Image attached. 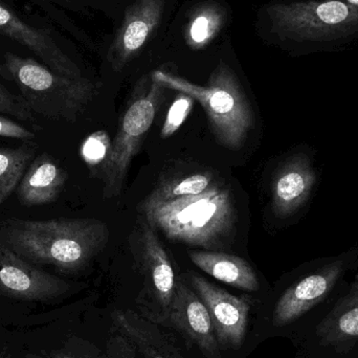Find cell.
Returning <instances> with one entry per match:
<instances>
[{"instance_id": "obj_1", "label": "cell", "mask_w": 358, "mask_h": 358, "mask_svg": "<svg viewBox=\"0 0 358 358\" xmlns=\"http://www.w3.org/2000/svg\"><path fill=\"white\" fill-rule=\"evenodd\" d=\"M109 239L107 224L94 218L22 220L0 224V242L27 262L63 271L84 268Z\"/></svg>"}, {"instance_id": "obj_2", "label": "cell", "mask_w": 358, "mask_h": 358, "mask_svg": "<svg viewBox=\"0 0 358 358\" xmlns=\"http://www.w3.org/2000/svg\"><path fill=\"white\" fill-rule=\"evenodd\" d=\"M145 219L172 241L206 250L224 248L235 233L233 195L214 183L199 195L141 204Z\"/></svg>"}, {"instance_id": "obj_3", "label": "cell", "mask_w": 358, "mask_h": 358, "mask_svg": "<svg viewBox=\"0 0 358 358\" xmlns=\"http://www.w3.org/2000/svg\"><path fill=\"white\" fill-rule=\"evenodd\" d=\"M151 78L164 87L197 101L206 111L219 144L231 150L243 146L254 124V115L239 80L225 63H219L206 86L161 69L153 71Z\"/></svg>"}, {"instance_id": "obj_4", "label": "cell", "mask_w": 358, "mask_h": 358, "mask_svg": "<svg viewBox=\"0 0 358 358\" xmlns=\"http://www.w3.org/2000/svg\"><path fill=\"white\" fill-rule=\"evenodd\" d=\"M355 254L315 261L278 296L271 313L277 330L299 328L301 338L334 306V292L353 263Z\"/></svg>"}, {"instance_id": "obj_5", "label": "cell", "mask_w": 358, "mask_h": 358, "mask_svg": "<svg viewBox=\"0 0 358 358\" xmlns=\"http://www.w3.org/2000/svg\"><path fill=\"white\" fill-rule=\"evenodd\" d=\"M4 64L29 108L46 119L73 123L94 96V86L85 78L59 75L34 59L6 52Z\"/></svg>"}, {"instance_id": "obj_6", "label": "cell", "mask_w": 358, "mask_h": 358, "mask_svg": "<svg viewBox=\"0 0 358 358\" xmlns=\"http://www.w3.org/2000/svg\"><path fill=\"white\" fill-rule=\"evenodd\" d=\"M273 29L296 42H330L358 35V8L336 0H307L267 8Z\"/></svg>"}, {"instance_id": "obj_7", "label": "cell", "mask_w": 358, "mask_h": 358, "mask_svg": "<svg viewBox=\"0 0 358 358\" xmlns=\"http://www.w3.org/2000/svg\"><path fill=\"white\" fill-rule=\"evenodd\" d=\"M147 83V78L140 82L129 106L122 115L108 162L101 173L106 198L121 193L132 159L155 122L166 87L152 78L150 84Z\"/></svg>"}, {"instance_id": "obj_8", "label": "cell", "mask_w": 358, "mask_h": 358, "mask_svg": "<svg viewBox=\"0 0 358 358\" xmlns=\"http://www.w3.org/2000/svg\"><path fill=\"white\" fill-rule=\"evenodd\" d=\"M138 229V262L144 277L146 298L155 304V321L164 323L178 285L176 273L155 227L145 219Z\"/></svg>"}, {"instance_id": "obj_9", "label": "cell", "mask_w": 358, "mask_h": 358, "mask_svg": "<svg viewBox=\"0 0 358 358\" xmlns=\"http://www.w3.org/2000/svg\"><path fill=\"white\" fill-rule=\"evenodd\" d=\"M191 284L210 313L221 350H238L243 344L248 330L250 298L233 296L194 273Z\"/></svg>"}, {"instance_id": "obj_10", "label": "cell", "mask_w": 358, "mask_h": 358, "mask_svg": "<svg viewBox=\"0 0 358 358\" xmlns=\"http://www.w3.org/2000/svg\"><path fill=\"white\" fill-rule=\"evenodd\" d=\"M300 358H358V306L330 309L301 338Z\"/></svg>"}, {"instance_id": "obj_11", "label": "cell", "mask_w": 358, "mask_h": 358, "mask_svg": "<svg viewBox=\"0 0 358 358\" xmlns=\"http://www.w3.org/2000/svg\"><path fill=\"white\" fill-rule=\"evenodd\" d=\"M69 284L34 266L0 242V294L29 301L63 296Z\"/></svg>"}, {"instance_id": "obj_12", "label": "cell", "mask_w": 358, "mask_h": 358, "mask_svg": "<svg viewBox=\"0 0 358 358\" xmlns=\"http://www.w3.org/2000/svg\"><path fill=\"white\" fill-rule=\"evenodd\" d=\"M206 358H222L210 313L201 299L183 282H178L167 321Z\"/></svg>"}, {"instance_id": "obj_13", "label": "cell", "mask_w": 358, "mask_h": 358, "mask_svg": "<svg viewBox=\"0 0 358 358\" xmlns=\"http://www.w3.org/2000/svg\"><path fill=\"white\" fill-rule=\"evenodd\" d=\"M317 183L313 161L305 153L288 157L278 169L271 185V206L278 218L296 215L308 202Z\"/></svg>"}, {"instance_id": "obj_14", "label": "cell", "mask_w": 358, "mask_h": 358, "mask_svg": "<svg viewBox=\"0 0 358 358\" xmlns=\"http://www.w3.org/2000/svg\"><path fill=\"white\" fill-rule=\"evenodd\" d=\"M164 8L165 0H136L128 6L109 54L115 69H123L144 48L161 22Z\"/></svg>"}, {"instance_id": "obj_15", "label": "cell", "mask_w": 358, "mask_h": 358, "mask_svg": "<svg viewBox=\"0 0 358 358\" xmlns=\"http://www.w3.org/2000/svg\"><path fill=\"white\" fill-rule=\"evenodd\" d=\"M0 34L18 42L43 61L50 71L73 79H82L79 67L62 52L54 38L41 29L23 22L16 14L0 3Z\"/></svg>"}, {"instance_id": "obj_16", "label": "cell", "mask_w": 358, "mask_h": 358, "mask_svg": "<svg viewBox=\"0 0 358 358\" xmlns=\"http://www.w3.org/2000/svg\"><path fill=\"white\" fill-rule=\"evenodd\" d=\"M67 173L48 153L33 159L18 185V199L24 206H39L58 199Z\"/></svg>"}, {"instance_id": "obj_17", "label": "cell", "mask_w": 358, "mask_h": 358, "mask_svg": "<svg viewBox=\"0 0 358 358\" xmlns=\"http://www.w3.org/2000/svg\"><path fill=\"white\" fill-rule=\"evenodd\" d=\"M192 262L218 281L246 292H258V277L244 259L216 250H191Z\"/></svg>"}, {"instance_id": "obj_18", "label": "cell", "mask_w": 358, "mask_h": 358, "mask_svg": "<svg viewBox=\"0 0 358 358\" xmlns=\"http://www.w3.org/2000/svg\"><path fill=\"white\" fill-rule=\"evenodd\" d=\"M37 148L33 142H25L18 148H0V206L18 187Z\"/></svg>"}, {"instance_id": "obj_19", "label": "cell", "mask_w": 358, "mask_h": 358, "mask_svg": "<svg viewBox=\"0 0 358 358\" xmlns=\"http://www.w3.org/2000/svg\"><path fill=\"white\" fill-rule=\"evenodd\" d=\"M214 185V176L210 172L194 173L185 178L164 181L149 194L145 203L170 201L187 196L199 195Z\"/></svg>"}, {"instance_id": "obj_20", "label": "cell", "mask_w": 358, "mask_h": 358, "mask_svg": "<svg viewBox=\"0 0 358 358\" xmlns=\"http://www.w3.org/2000/svg\"><path fill=\"white\" fill-rule=\"evenodd\" d=\"M222 20L223 15L217 6H206L198 10L187 27V44L195 50L204 48L219 33Z\"/></svg>"}, {"instance_id": "obj_21", "label": "cell", "mask_w": 358, "mask_h": 358, "mask_svg": "<svg viewBox=\"0 0 358 358\" xmlns=\"http://www.w3.org/2000/svg\"><path fill=\"white\" fill-rule=\"evenodd\" d=\"M110 138L104 130H99L86 138L81 147V157L90 171L101 176L108 162L111 150Z\"/></svg>"}, {"instance_id": "obj_22", "label": "cell", "mask_w": 358, "mask_h": 358, "mask_svg": "<svg viewBox=\"0 0 358 358\" xmlns=\"http://www.w3.org/2000/svg\"><path fill=\"white\" fill-rule=\"evenodd\" d=\"M113 317L122 320L125 322L130 327L134 328L136 332L141 334L143 338H146L153 347L155 350L161 355L163 358H182L178 351L172 348L171 345L163 342L162 340V334H159L157 329L151 325L145 323L144 321L140 319L136 313L132 311H122L117 310L113 313Z\"/></svg>"}, {"instance_id": "obj_23", "label": "cell", "mask_w": 358, "mask_h": 358, "mask_svg": "<svg viewBox=\"0 0 358 358\" xmlns=\"http://www.w3.org/2000/svg\"><path fill=\"white\" fill-rule=\"evenodd\" d=\"M194 100L187 94H179L168 111L165 123L162 128L161 136L168 138L173 136L181 127L193 108Z\"/></svg>"}, {"instance_id": "obj_24", "label": "cell", "mask_w": 358, "mask_h": 358, "mask_svg": "<svg viewBox=\"0 0 358 358\" xmlns=\"http://www.w3.org/2000/svg\"><path fill=\"white\" fill-rule=\"evenodd\" d=\"M0 113L12 115L18 121L35 124V115L21 96L13 94L0 84Z\"/></svg>"}, {"instance_id": "obj_25", "label": "cell", "mask_w": 358, "mask_h": 358, "mask_svg": "<svg viewBox=\"0 0 358 358\" xmlns=\"http://www.w3.org/2000/svg\"><path fill=\"white\" fill-rule=\"evenodd\" d=\"M0 138H16L23 142H33L36 134L20 124L0 115Z\"/></svg>"}, {"instance_id": "obj_26", "label": "cell", "mask_w": 358, "mask_h": 358, "mask_svg": "<svg viewBox=\"0 0 358 358\" xmlns=\"http://www.w3.org/2000/svg\"><path fill=\"white\" fill-rule=\"evenodd\" d=\"M115 324L120 330L124 332L132 342L136 343V346L140 349L141 352L143 353L145 358H163L161 357L159 352L155 350V347L146 340L143 338L138 332H136L134 328L130 327L129 325L122 321V320L117 319V317H113Z\"/></svg>"}, {"instance_id": "obj_27", "label": "cell", "mask_w": 358, "mask_h": 358, "mask_svg": "<svg viewBox=\"0 0 358 358\" xmlns=\"http://www.w3.org/2000/svg\"><path fill=\"white\" fill-rule=\"evenodd\" d=\"M355 306H358V281L355 282L346 292L341 294L331 309L338 310Z\"/></svg>"}, {"instance_id": "obj_28", "label": "cell", "mask_w": 358, "mask_h": 358, "mask_svg": "<svg viewBox=\"0 0 358 358\" xmlns=\"http://www.w3.org/2000/svg\"><path fill=\"white\" fill-rule=\"evenodd\" d=\"M0 77L2 79L8 80V81H13L12 75L8 71V67L6 66V64H1V63H0Z\"/></svg>"}, {"instance_id": "obj_29", "label": "cell", "mask_w": 358, "mask_h": 358, "mask_svg": "<svg viewBox=\"0 0 358 358\" xmlns=\"http://www.w3.org/2000/svg\"><path fill=\"white\" fill-rule=\"evenodd\" d=\"M336 1L345 2V3L350 4V6H357L358 8V0H336Z\"/></svg>"}, {"instance_id": "obj_30", "label": "cell", "mask_w": 358, "mask_h": 358, "mask_svg": "<svg viewBox=\"0 0 358 358\" xmlns=\"http://www.w3.org/2000/svg\"><path fill=\"white\" fill-rule=\"evenodd\" d=\"M52 358H75L71 357V355H65V353H54Z\"/></svg>"}, {"instance_id": "obj_31", "label": "cell", "mask_w": 358, "mask_h": 358, "mask_svg": "<svg viewBox=\"0 0 358 358\" xmlns=\"http://www.w3.org/2000/svg\"><path fill=\"white\" fill-rule=\"evenodd\" d=\"M43 1L63 2V1H69V0H43Z\"/></svg>"}, {"instance_id": "obj_32", "label": "cell", "mask_w": 358, "mask_h": 358, "mask_svg": "<svg viewBox=\"0 0 358 358\" xmlns=\"http://www.w3.org/2000/svg\"><path fill=\"white\" fill-rule=\"evenodd\" d=\"M27 358H44V357H38V355H27Z\"/></svg>"}, {"instance_id": "obj_33", "label": "cell", "mask_w": 358, "mask_h": 358, "mask_svg": "<svg viewBox=\"0 0 358 358\" xmlns=\"http://www.w3.org/2000/svg\"><path fill=\"white\" fill-rule=\"evenodd\" d=\"M1 296V294H0ZM0 306H1V301H0Z\"/></svg>"}, {"instance_id": "obj_34", "label": "cell", "mask_w": 358, "mask_h": 358, "mask_svg": "<svg viewBox=\"0 0 358 358\" xmlns=\"http://www.w3.org/2000/svg\"><path fill=\"white\" fill-rule=\"evenodd\" d=\"M0 358H2V357H1V355H0Z\"/></svg>"}]
</instances>
